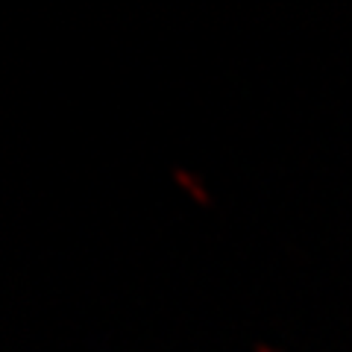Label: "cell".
<instances>
[{
  "label": "cell",
  "mask_w": 352,
  "mask_h": 352,
  "mask_svg": "<svg viewBox=\"0 0 352 352\" xmlns=\"http://www.w3.org/2000/svg\"><path fill=\"white\" fill-rule=\"evenodd\" d=\"M256 352H270V349H267V346H258V349H256Z\"/></svg>",
  "instance_id": "2"
},
{
  "label": "cell",
  "mask_w": 352,
  "mask_h": 352,
  "mask_svg": "<svg viewBox=\"0 0 352 352\" xmlns=\"http://www.w3.org/2000/svg\"><path fill=\"white\" fill-rule=\"evenodd\" d=\"M176 179H179V182L185 185V188H188V191L197 197V203H203V206H208V203H212V197H208L206 191H200V185H197V179H194V176H185V170H176Z\"/></svg>",
  "instance_id": "1"
}]
</instances>
